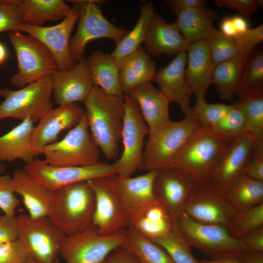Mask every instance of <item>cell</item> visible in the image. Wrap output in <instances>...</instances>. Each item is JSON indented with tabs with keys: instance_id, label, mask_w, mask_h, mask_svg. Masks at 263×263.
<instances>
[{
	"instance_id": "obj_1",
	"label": "cell",
	"mask_w": 263,
	"mask_h": 263,
	"mask_svg": "<svg viewBox=\"0 0 263 263\" xmlns=\"http://www.w3.org/2000/svg\"><path fill=\"white\" fill-rule=\"evenodd\" d=\"M231 139L209 128L201 127L164 169H178L198 185L210 184Z\"/></svg>"
},
{
	"instance_id": "obj_2",
	"label": "cell",
	"mask_w": 263,
	"mask_h": 263,
	"mask_svg": "<svg viewBox=\"0 0 263 263\" xmlns=\"http://www.w3.org/2000/svg\"><path fill=\"white\" fill-rule=\"evenodd\" d=\"M83 103L92 137L106 158L115 161L119 156L123 99L107 94L94 86Z\"/></svg>"
},
{
	"instance_id": "obj_3",
	"label": "cell",
	"mask_w": 263,
	"mask_h": 263,
	"mask_svg": "<svg viewBox=\"0 0 263 263\" xmlns=\"http://www.w3.org/2000/svg\"><path fill=\"white\" fill-rule=\"evenodd\" d=\"M94 207V193L88 183H76L53 191L48 217L70 236L92 226Z\"/></svg>"
},
{
	"instance_id": "obj_4",
	"label": "cell",
	"mask_w": 263,
	"mask_h": 263,
	"mask_svg": "<svg viewBox=\"0 0 263 263\" xmlns=\"http://www.w3.org/2000/svg\"><path fill=\"white\" fill-rule=\"evenodd\" d=\"M175 229L190 247L211 259L242 260L246 252L240 240L234 238L225 227L197 222L183 211L177 217Z\"/></svg>"
},
{
	"instance_id": "obj_5",
	"label": "cell",
	"mask_w": 263,
	"mask_h": 263,
	"mask_svg": "<svg viewBox=\"0 0 263 263\" xmlns=\"http://www.w3.org/2000/svg\"><path fill=\"white\" fill-rule=\"evenodd\" d=\"M201 127L196 120L189 114L181 120H170L149 131L143 150V169L148 171L165 168Z\"/></svg>"
},
{
	"instance_id": "obj_6",
	"label": "cell",
	"mask_w": 263,
	"mask_h": 263,
	"mask_svg": "<svg viewBox=\"0 0 263 263\" xmlns=\"http://www.w3.org/2000/svg\"><path fill=\"white\" fill-rule=\"evenodd\" d=\"M9 38L16 52L18 69L9 79L10 84L21 88L58 70L49 49L32 36L20 31L10 32Z\"/></svg>"
},
{
	"instance_id": "obj_7",
	"label": "cell",
	"mask_w": 263,
	"mask_h": 263,
	"mask_svg": "<svg viewBox=\"0 0 263 263\" xmlns=\"http://www.w3.org/2000/svg\"><path fill=\"white\" fill-rule=\"evenodd\" d=\"M100 150L91 136L85 113L65 136L45 147L41 154L48 164L57 167H82L100 162Z\"/></svg>"
},
{
	"instance_id": "obj_8",
	"label": "cell",
	"mask_w": 263,
	"mask_h": 263,
	"mask_svg": "<svg viewBox=\"0 0 263 263\" xmlns=\"http://www.w3.org/2000/svg\"><path fill=\"white\" fill-rule=\"evenodd\" d=\"M52 76L40 78L17 90L0 89V121L8 118L34 123L53 108Z\"/></svg>"
},
{
	"instance_id": "obj_9",
	"label": "cell",
	"mask_w": 263,
	"mask_h": 263,
	"mask_svg": "<svg viewBox=\"0 0 263 263\" xmlns=\"http://www.w3.org/2000/svg\"><path fill=\"white\" fill-rule=\"evenodd\" d=\"M124 117L121 140L122 150L113 164L116 175L121 177L132 176L143 169L144 142L149 133V128L138 105L129 94H124Z\"/></svg>"
},
{
	"instance_id": "obj_10",
	"label": "cell",
	"mask_w": 263,
	"mask_h": 263,
	"mask_svg": "<svg viewBox=\"0 0 263 263\" xmlns=\"http://www.w3.org/2000/svg\"><path fill=\"white\" fill-rule=\"evenodd\" d=\"M18 239L37 263H56L66 235L48 217L34 219L27 214L16 217Z\"/></svg>"
},
{
	"instance_id": "obj_11",
	"label": "cell",
	"mask_w": 263,
	"mask_h": 263,
	"mask_svg": "<svg viewBox=\"0 0 263 263\" xmlns=\"http://www.w3.org/2000/svg\"><path fill=\"white\" fill-rule=\"evenodd\" d=\"M80 5V15L76 31L70 41L71 57L75 62L84 58L87 44L98 38H106L118 43L129 30L118 27L103 15L100 6L106 1L102 0H73Z\"/></svg>"
},
{
	"instance_id": "obj_12",
	"label": "cell",
	"mask_w": 263,
	"mask_h": 263,
	"mask_svg": "<svg viewBox=\"0 0 263 263\" xmlns=\"http://www.w3.org/2000/svg\"><path fill=\"white\" fill-rule=\"evenodd\" d=\"M115 175L97 177L87 182L95 198L92 226L102 235L124 231L131 225L115 188Z\"/></svg>"
},
{
	"instance_id": "obj_13",
	"label": "cell",
	"mask_w": 263,
	"mask_h": 263,
	"mask_svg": "<svg viewBox=\"0 0 263 263\" xmlns=\"http://www.w3.org/2000/svg\"><path fill=\"white\" fill-rule=\"evenodd\" d=\"M125 231L102 235L91 226L79 233L66 236L59 254L66 263H100L121 246Z\"/></svg>"
},
{
	"instance_id": "obj_14",
	"label": "cell",
	"mask_w": 263,
	"mask_h": 263,
	"mask_svg": "<svg viewBox=\"0 0 263 263\" xmlns=\"http://www.w3.org/2000/svg\"><path fill=\"white\" fill-rule=\"evenodd\" d=\"M34 179L52 191L65 186L105 176L116 174L113 164L100 162L82 167H57L35 158L23 168Z\"/></svg>"
},
{
	"instance_id": "obj_15",
	"label": "cell",
	"mask_w": 263,
	"mask_h": 263,
	"mask_svg": "<svg viewBox=\"0 0 263 263\" xmlns=\"http://www.w3.org/2000/svg\"><path fill=\"white\" fill-rule=\"evenodd\" d=\"M183 212L197 222L221 225L228 230L238 212L226 194L211 184L197 185L188 198Z\"/></svg>"
},
{
	"instance_id": "obj_16",
	"label": "cell",
	"mask_w": 263,
	"mask_h": 263,
	"mask_svg": "<svg viewBox=\"0 0 263 263\" xmlns=\"http://www.w3.org/2000/svg\"><path fill=\"white\" fill-rule=\"evenodd\" d=\"M72 3V13L56 25L38 26L24 23L19 29L38 40L49 49L58 70L67 69L75 63L71 55L70 38L80 15V5Z\"/></svg>"
},
{
	"instance_id": "obj_17",
	"label": "cell",
	"mask_w": 263,
	"mask_h": 263,
	"mask_svg": "<svg viewBox=\"0 0 263 263\" xmlns=\"http://www.w3.org/2000/svg\"><path fill=\"white\" fill-rule=\"evenodd\" d=\"M153 192L156 200L167 209L174 223L196 184L185 173L173 168L156 170Z\"/></svg>"
},
{
	"instance_id": "obj_18",
	"label": "cell",
	"mask_w": 263,
	"mask_h": 263,
	"mask_svg": "<svg viewBox=\"0 0 263 263\" xmlns=\"http://www.w3.org/2000/svg\"><path fill=\"white\" fill-rule=\"evenodd\" d=\"M85 113L77 103L51 108L35 126L32 145L36 157L41 154L45 147L56 141L60 133L76 126Z\"/></svg>"
},
{
	"instance_id": "obj_19",
	"label": "cell",
	"mask_w": 263,
	"mask_h": 263,
	"mask_svg": "<svg viewBox=\"0 0 263 263\" xmlns=\"http://www.w3.org/2000/svg\"><path fill=\"white\" fill-rule=\"evenodd\" d=\"M53 98L58 106L83 102L93 86L91 72L84 58L52 75Z\"/></svg>"
},
{
	"instance_id": "obj_20",
	"label": "cell",
	"mask_w": 263,
	"mask_h": 263,
	"mask_svg": "<svg viewBox=\"0 0 263 263\" xmlns=\"http://www.w3.org/2000/svg\"><path fill=\"white\" fill-rule=\"evenodd\" d=\"M255 142L248 133L231 139L217 166L211 185L226 194L233 183L243 174Z\"/></svg>"
},
{
	"instance_id": "obj_21",
	"label": "cell",
	"mask_w": 263,
	"mask_h": 263,
	"mask_svg": "<svg viewBox=\"0 0 263 263\" xmlns=\"http://www.w3.org/2000/svg\"><path fill=\"white\" fill-rule=\"evenodd\" d=\"M187 59V52L177 55L156 72L152 80L169 101L177 104L186 116L191 113L190 99L193 95L186 74Z\"/></svg>"
},
{
	"instance_id": "obj_22",
	"label": "cell",
	"mask_w": 263,
	"mask_h": 263,
	"mask_svg": "<svg viewBox=\"0 0 263 263\" xmlns=\"http://www.w3.org/2000/svg\"><path fill=\"white\" fill-rule=\"evenodd\" d=\"M156 170L137 176L114 177V184L124 209L131 222L146 208L157 201L153 192Z\"/></svg>"
},
{
	"instance_id": "obj_23",
	"label": "cell",
	"mask_w": 263,
	"mask_h": 263,
	"mask_svg": "<svg viewBox=\"0 0 263 263\" xmlns=\"http://www.w3.org/2000/svg\"><path fill=\"white\" fill-rule=\"evenodd\" d=\"M144 49L151 56H177L187 52L190 44L174 23H168L155 13L147 31Z\"/></svg>"
},
{
	"instance_id": "obj_24",
	"label": "cell",
	"mask_w": 263,
	"mask_h": 263,
	"mask_svg": "<svg viewBox=\"0 0 263 263\" xmlns=\"http://www.w3.org/2000/svg\"><path fill=\"white\" fill-rule=\"evenodd\" d=\"M186 74L196 101L205 100L214 66L205 40L191 43L187 51Z\"/></svg>"
},
{
	"instance_id": "obj_25",
	"label": "cell",
	"mask_w": 263,
	"mask_h": 263,
	"mask_svg": "<svg viewBox=\"0 0 263 263\" xmlns=\"http://www.w3.org/2000/svg\"><path fill=\"white\" fill-rule=\"evenodd\" d=\"M12 177L15 192L21 197L27 214L34 219L48 217L53 191L34 179L23 169H16Z\"/></svg>"
},
{
	"instance_id": "obj_26",
	"label": "cell",
	"mask_w": 263,
	"mask_h": 263,
	"mask_svg": "<svg viewBox=\"0 0 263 263\" xmlns=\"http://www.w3.org/2000/svg\"><path fill=\"white\" fill-rule=\"evenodd\" d=\"M128 94L137 103L149 131L171 120L169 114L170 102L151 81L140 84Z\"/></svg>"
},
{
	"instance_id": "obj_27",
	"label": "cell",
	"mask_w": 263,
	"mask_h": 263,
	"mask_svg": "<svg viewBox=\"0 0 263 263\" xmlns=\"http://www.w3.org/2000/svg\"><path fill=\"white\" fill-rule=\"evenodd\" d=\"M34 123L29 118L25 119L0 136V162L21 160L27 164L36 157L32 145Z\"/></svg>"
},
{
	"instance_id": "obj_28",
	"label": "cell",
	"mask_w": 263,
	"mask_h": 263,
	"mask_svg": "<svg viewBox=\"0 0 263 263\" xmlns=\"http://www.w3.org/2000/svg\"><path fill=\"white\" fill-rule=\"evenodd\" d=\"M120 81L124 94L140 84L152 81L156 65L142 46L118 60Z\"/></svg>"
},
{
	"instance_id": "obj_29",
	"label": "cell",
	"mask_w": 263,
	"mask_h": 263,
	"mask_svg": "<svg viewBox=\"0 0 263 263\" xmlns=\"http://www.w3.org/2000/svg\"><path fill=\"white\" fill-rule=\"evenodd\" d=\"M90 69L94 86L105 93L123 99L120 85L118 60L111 54L96 50L86 59Z\"/></svg>"
},
{
	"instance_id": "obj_30",
	"label": "cell",
	"mask_w": 263,
	"mask_h": 263,
	"mask_svg": "<svg viewBox=\"0 0 263 263\" xmlns=\"http://www.w3.org/2000/svg\"><path fill=\"white\" fill-rule=\"evenodd\" d=\"M219 17L216 11L206 6L194 7L179 13L174 23L191 44L206 40L215 30L213 23Z\"/></svg>"
},
{
	"instance_id": "obj_31",
	"label": "cell",
	"mask_w": 263,
	"mask_h": 263,
	"mask_svg": "<svg viewBox=\"0 0 263 263\" xmlns=\"http://www.w3.org/2000/svg\"><path fill=\"white\" fill-rule=\"evenodd\" d=\"M19 8L23 23L43 26L48 21L62 20L72 12L62 0H12Z\"/></svg>"
},
{
	"instance_id": "obj_32",
	"label": "cell",
	"mask_w": 263,
	"mask_h": 263,
	"mask_svg": "<svg viewBox=\"0 0 263 263\" xmlns=\"http://www.w3.org/2000/svg\"><path fill=\"white\" fill-rule=\"evenodd\" d=\"M130 225L151 240L163 237L175 228L169 214L158 201L141 212Z\"/></svg>"
},
{
	"instance_id": "obj_33",
	"label": "cell",
	"mask_w": 263,
	"mask_h": 263,
	"mask_svg": "<svg viewBox=\"0 0 263 263\" xmlns=\"http://www.w3.org/2000/svg\"><path fill=\"white\" fill-rule=\"evenodd\" d=\"M121 247L133 255L142 263H174L160 245L130 225L125 230Z\"/></svg>"
},
{
	"instance_id": "obj_34",
	"label": "cell",
	"mask_w": 263,
	"mask_h": 263,
	"mask_svg": "<svg viewBox=\"0 0 263 263\" xmlns=\"http://www.w3.org/2000/svg\"><path fill=\"white\" fill-rule=\"evenodd\" d=\"M151 2L144 3L140 8V14L133 28L116 44L111 55L117 60L132 54L144 42L147 31L155 14Z\"/></svg>"
},
{
	"instance_id": "obj_35",
	"label": "cell",
	"mask_w": 263,
	"mask_h": 263,
	"mask_svg": "<svg viewBox=\"0 0 263 263\" xmlns=\"http://www.w3.org/2000/svg\"><path fill=\"white\" fill-rule=\"evenodd\" d=\"M245 61L236 56L215 67L212 84L222 99L232 101L236 96Z\"/></svg>"
},
{
	"instance_id": "obj_36",
	"label": "cell",
	"mask_w": 263,
	"mask_h": 263,
	"mask_svg": "<svg viewBox=\"0 0 263 263\" xmlns=\"http://www.w3.org/2000/svg\"><path fill=\"white\" fill-rule=\"evenodd\" d=\"M231 204L237 211L263 203V181L242 175L226 193Z\"/></svg>"
},
{
	"instance_id": "obj_37",
	"label": "cell",
	"mask_w": 263,
	"mask_h": 263,
	"mask_svg": "<svg viewBox=\"0 0 263 263\" xmlns=\"http://www.w3.org/2000/svg\"><path fill=\"white\" fill-rule=\"evenodd\" d=\"M263 93V53L260 51L245 61L236 96L239 98Z\"/></svg>"
},
{
	"instance_id": "obj_38",
	"label": "cell",
	"mask_w": 263,
	"mask_h": 263,
	"mask_svg": "<svg viewBox=\"0 0 263 263\" xmlns=\"http://www.w3.org/2000/svg\"><path fill=\"white\" fill-rule=\"evenodd\" d=\"M233 105L242 110L244 114L245 132L255 143L263 142V93L239 98Z\"/></svg>"
},
{
	"instance_id": "obj_39",
	"label": "cell",
	"mask_w": 263,
	"mask_h": 263,
	"mask_svg": "<svg viewBox=\"0 0 263 263\" xmlns=\"http://www.w3.org/2000/svg\"><path fill=\"white\" fill-rule=\"evenodd\" d=\"M152 241L162 246L174 263H201L192 254L190 246L175 229Z\"/></svg>"
},
{
	"instance_id": "obj_40",
	"label": "cell",
	"mask_w": 263,
	"mask_h": 263,
	"mask_svg": "<svg viewBox=\"0 0 263 263\" xmlns=\"http://www.w3.org/2000/svg\"><path fill=\"white\" fill-rule=\"evenodd\" d=\"M263 225V203L238 211L228 229L235 238L240 239L248 232Z\"/></svg>"
},
{
	"instance_id": "obj_41",
	"label": "cell",
	"mask_w": 263,
	"mask_h": 263,
	"mask_svg": "<svg viewBox=\"0 0 263 263\" xmlns=\"http://www.w3.org/2000/svg\"><path fill=\"white\" fill-rule=\"evenodd\" d=\"M232 106L224 103H209L206 100L196 101L190 114L202 127L211 128L225 116Z\"/></svg>"
},
{
	"instance_id": "obj_42",
	"label": "cell",
	"mask_w": 263,
	"mask_h": 263,
	"mask_svg": "<svg viewBox=\"0 0 263 263\" xmlns=\"http://www.w3.org/2000/svg\"><path fill=\"white\" fill-rule=\"evenodd\" d=\"M214 67L237 56V50L233 38L224 35L215 29L205 40Z\"/></svg>"
},
{
	"instance_id": "obj_43",
	"label": "cell",
	"mask_w": 263,
	"mask_h": 263,
	"mask_svg": "<svg viewBox=\"0 0 263 263\" xmlns=\"http://www.w3.org/2000/svg\"><path fill=\"white\" fill-rule=\"evenodd\" d=\"M232 105L225 116L211 128L217 133L229 139L245 132V120L244 114L239 108Z\"/></svg>"
},
{
	"instance_id": "obj_44",
	"label": "cell",
	"mask_w": 263,
	"mask_h": 263,
	"mask_svg": "<svg viewBox=\"0 0 263 263\" xmlns=\"http://www.w3.org/2000/svg\"><path fill=\"white\" fill-rule=\"evenodd\" d=\"M237 56L246 61L252 51L263 41V24L248 29L233 38Z\"/></svg>"
},
{
	"instance_id": "obj_45",
	"label": "cell",
	"mask_w": 263,
	"mask_h": 263,
	"mask_svg": "<svg viewBox=\"0 0 263 263\" xmlns=\"http://www.w3.org/2000/svg\"><path fill=\"white\" fill-rule=\"evenodd\" d=\"M23 23L19 7L12 0H0V33L19 31Z\"/></svg>"
},
{
	"instance_id": "obj_46",
	"label": "cell",
	"mask_w": 263,
	"mask_h": 263,
	"mask_svg": "<svg viewBox=\"0 0 263 263\" xmlns=\"http://www.w3.org/2000/svg\"><path fill=\"white\" fill-rule=\"evenodd\" d=\"M12 176H0V209L4 215L14 216L20 201L16 196Z\"/></svg>"
},
{
	"instance_id": "obj_47",
	"label": "cell",
	"mask_w": 263,
	"mask_h": 263,
	"mask_svg": "<svg viewBox=\"0 0 263 263\" xmlns=\"http://www.w3.org/2000/svg\"><path fill=\"white\" fill-rule=\"evenodd\" d=\"M29 257L27 248L18 238L0 246V263H26Z\"/></svg>"
},
{
	"instance_id": "obj_48",
	"label": "cell",
	"mask_w": 263,
	"mask_h": 263,
	"mask_svg": "<svg viewBox=\"0 0 263 263\" xmlns=\"http://www.w3.org/2000/svg\"><path fill=\"white\" fill-rule=\"evenodd\" d=\"M214 2L219 7L236 10L245 18L263 6V0H214Z\"/></svg>"
},
{
	"instance_id": "obj_49",
	"label": "cell",
	"mask_w": 263,
	"mask_h": 263,
	"mask_svg": "<svg viewBox=\"0 0 263 263\" xmlns=\"http://www.w3.org/2000/svg\"><path fill=\"white\" fill-rule=\"evenodd\" d=\"M244 174L253 179L263 181V142H255Z\"/></svg>"
},
{
	"instance_id": "obj_50",
	"label": "cell",
	"mask_w": 263,
	"mask_h": 263,
	"mask_svg": "<svg viewBox=\"0 0 263 263\" xmlns=\"http://www.w3.org/2000/svg\"><path fill=\"white\" fill-rule=\"evenodd\" d=\"M18 238L16 217L0 215V246Z\"/></svg>"
},
{
	"instance_id": "obj_51",
	"label": "cell",
	"mask_w": 263,
	"mask_h": 263,
	"mask_svg": "<svg viewBox=\"0 0 263 263\" xmlns=\"http://www.w3.org/2000/svg\"><path fill=\"white\" fill-rule=\"evenodd\" d=\"M239 240L246 252H263V225L248 232Z\"/></svg>"
},
{
	"instance_id": "obj_52",
	"label": "cell",
	"mask_w": 263,
	"mask_h": 263,
	"mask_svg": "<svg viewBox=\"0 0 263 263\" xmlns=\"http://www.w3.org/2000/svg\"><path fill=\"white\" fill-rule=\"evenodd\" d=\"M166 4L172 13L176 16L183 11L194 7L206 6V0H167Z\"/></svg>"
},
{
	"instance_id": "obj_53",
	"label": "cell",
	"mask_w": 263,
	"mask_h": 263,
	"mask_svg": "<svg viewBox=\"0 0 263 263\" xmlns=\"http://www.w3.org/2000/svg\"><path fill=\"white\" fill-rule=\"evenodd\" d=\"M100 263H142L131 253L120 247L113 250Z\"/></svg>"
},
{
	"instance_id": "obj_54",
	"label": "cell",
	"mask_w": 263,
	"mask_h": 263,
	"mask_svg": "<svg viewBox=\"0 0 263 263\" xmlns=\"http://www.w3.org/2000/svg\"><path fill=\"white\" fill-rule=\"evenodd\" d=\"M224 35L233 38L238 35L231 16L224 18L220 24V30Z\"/></svg>"
},
{
	"instance_id": "obj_55",
	"label": "cell",
	"mask_w": 263,
	"mask_h": 263,
	"mask_svg": "<svg viewBox=\"0 0 263 263\" xmlns=\"http://www.w3.org/2000/svg\"><path fill=\"white\" fill-rule=\"evenodd\" d=\"M231 17L238 34L243 33L249 29V24L246 18L241 15H235Z\"/></svg>"
},
{
	"instance_id": "obj_56",
	"label": "cell",
	"mask_w": 263,
	"mask_h": 263,
	"mask_svg": "<svg viewBox=\"0 0 263 263\" xmlns=\"http://www.w3.org/2000/svg\"><path fill=\"white\" fill-rule=\"evenodd\" d=\"M241 260L243 263H263V252H246Z\"/></svg>"
},
{
	"instance_id": "obj_57",
	"label": "cell",
	"mask_w": 263,
	"mask_h": 263,
	"mask_svg": "<svg viewBox=\"0 0 263 263\" xmlns=\"http://www.w3.org/2000/svg\"><path fill=\"white\" fill-rule=\"evenodd\" d=\"M201 263H243L242 261L235 258H220L203 260Z\"/></svg>"
},
{
	"instance_id": "obj_58",
	"label": "cell",
	"mask_w": 263,
	"mask_h": 263,
	"mask_svg": "<svg viewBox=\"0 0 263 263\" xmlns=\"http://www.w3.org/2000/svg\"><path fill=\"white\" fill-rule=\"evenodd\" d=\"M8 56L6 46L0 41V65H2L7 59Z\"/></svg>"
},
{
	"instance_id": "obj_59",
	"label": "cell",
	"mask_w": 263,
	"mask_h": 263,
	"mask_svg": "<svg viewBox=\"0 0 263 263\" xmlns=\"http://www.w3.org/2000/svg\"><path fill=\"white\" fill-rule=\"evenodd\" d=\"M7 168L4 163L0 162V176L4 174Z\"/></svg>"
},
{
	"instance_id": "obj_60",
	"label": "cell",
	"mask_w": 263,
	"mask_h": 263,
	"mask_svg": "<svg viewBox=\"0 0 263 263\" xmlns=\"http://www.w3.org/2000/svg\"><path fill=\"white\" fill-rule=\"evenodd\" d=\"M26 263H37L35 260L30 256L28 258ZM56 263H59V259H58Z\"/></svg>"
}]
</instances>
